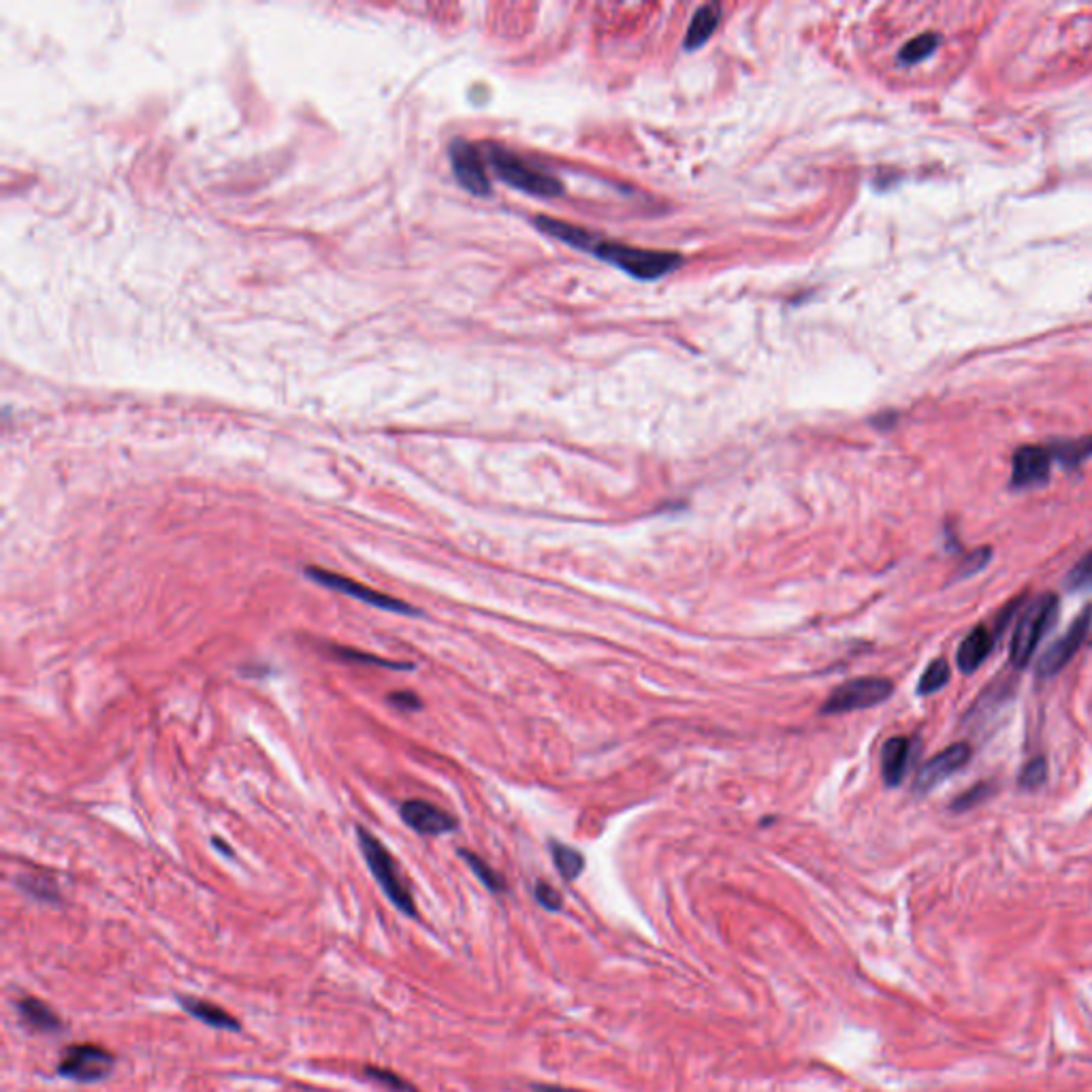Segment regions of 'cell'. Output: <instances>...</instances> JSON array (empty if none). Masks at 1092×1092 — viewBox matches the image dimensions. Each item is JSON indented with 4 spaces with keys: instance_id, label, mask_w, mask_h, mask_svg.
Returning a JSON list of instances; mask_svg holds the SVG:
<instances>
[{
    "instance_id": "obj_1",
    "label": "cell",
    "mask_w": 1092,
    "mask_h": 1092,
    "mask_svg": "<svg viewBox=\"0 0 1092 1092\" xmlns=\"http://www.w3.org/2000/svg\"><path fill=\"white\" fill-rule=\"evenodd\" d=\"M534 226L540 228L545 235L561 241V244H568L583 252H591L593 257L611 263L613 267L626 271L636 280H658L662 275L683 265V257L674 255V252H660V250L615 244V241L595 237L593 233L585 231L581 226L555 221V218H548V216L534 218Z\"/></svg>"
},
{
    "instance_id": "obj_2",
    "label": "cell",
    "mask_w": 1092,
    "mask_h": 1092,
    "mask_svg": "<svg viewBox=\"0 0 1092 1092\" xmlns=\"http://www.w3.org/2000/svg\"><path fill=\"white\" fill-rule=\"evenodd\" d=\"M356 841H359L367 867H370L378 886H381L383 892L386 894V899L404 915L417 917L419 913H417V905H414V896L406 886L404 877H401L393 856H390L388 849L381 843V838H376L367 828L356 826Z\"/></svg>"
},
{
    "instance_id": "obj_3",
    "label": "cell",
    "mask_w": 1092,
    "mask_h": 1092,
    "mask_svg": "<svg viewBox=\"0 0 1092 1092\" xmlns=\"http://www.w3.org/2000/svg\"><path fill=\"white\" fill-rule=\"evenodd\" d=\"M485 152L496 176L506 183H510L512 188L532 194V197H559L563 192V183L555 176L527 163L525 158L516 156L510 149L489 143Z\"/></svg>"
},
{
    "instance_id": "obj_4",
    "label": "cell",
    "mask_w": 1092,
    "mask_h": 1092,
    "mask_svg": "<svg viewBox=\"0 0 1092 1092\" xmlns=\"http://www.w3.org/2000/svg\"><path fill=\"white\" fill-rule=\"evenodd\" d=\"M1056 615H1059V597H1056V593H1041L1025 608V615L1018 621L1009 649V662L1014 668H1025L1031 662L1041 638L1054 626Z\"/></svg>"
},
{
    "instance_id": "obj_5",
    "label": "cell",
    "mask_w": 1092,
    "mask_h": 1092,
    "mask_svg": "<svg viewBox=\"0 0 1092 1092\" xmlns=\"http://www.w3.org/2000/svg\"><path fill=\"white\" fill-rule=\"evenodd\" d=\"M894 685L881 676H865V679H854L843 685H838L834 692L828 696L822 705V715H843V712L865 710L870 707H877L892 696Z\"/></svg>"
},
{
    "instance_id": "obj_6",
    "label": "cell",
    "mask_w": 1092,
    "mask_h": 1092,
    "mask_svg": "<svg viewBox=\"0 0 1092 1092\" xmlns=\"http://www.w3.org/2000/svg\"><path fill=\"white\" fill-rule=\"evenodd\" d=\"M303 572H305L307 579H312L314 583L323 585V587L348 595V597H352V600H359V602L370 604L374 608H381V611H388V613H395V615H406V617L421 615L419 608H414L412 604H408L404 600H397V597H393V595L376 591L372 587H367V585L356 583L348 577H342V574H338V572L316 568V566H307Z\"/></svg>"
},
{
    "instance_id": "obj_7",
    "label": "cell",
    "mask_w": 1092,
    "mask_h": 1092,
    "mask_svg": "<svg viewBox=\"0 0 1092 1092\" xmlns=\"http://www.w3.org/2000/svg\"><path fill=\"white\" fill-rule=\"evenodd\" d=\"M116 1069V1056L97 1043H75L64 1050L59 1073L73 1082L92 1084L109 1077Z\"/></svg>"
},
{
    "instance_id": "obj_8",
    "label": "cell",
    "mask_w": 1092,
    "mask_h": 1092,
    "mask_svg": "<svg viewBox=\"0 0 1092 1092\" xmlns=\"http://www.w3.org/2000/svg\"><path fill=\"white\" fill-rule=\"evenodd\" d=\"M1092 626V604H1086L1065 634L1054 642V645L1041 655L1037 664V674L1041 679H1050V676L1059 674L1065 666L1075 658V653L1082 649L1088 638V631Z\"/></svg>"
},
{
    "instance_id": "obj_9",
    "label": "cell",
    "mask_w": 1092,
    "mask_h": 1092,
    "mask_svg": "<svg viewBox=\"0 0 1092 1092\" xmlns=\"http://www.w3.org/2000/svg\"><path fill=\"white\" fill-rule=\"evenodd\" d=\"M971 745L969 743H953L948 749L937 753L933 760H928L915 777L913 791L917 796H926L930 789L948 781L950 775L956 773L964 764L971 760Z\"/></svg>"
},
{
    "instance_id": "obj_10",
    "label": "cell",
    "mask_w": 1092,
    "mask_h": 1092,
    "mask_svg": "<svg viewBox=\"0 0 1092 1092\" xmlns=\"http://www.w3.org/2000/svg\"><path fill=\"white\" fill-rule=\"evenodd\" d=\"M451 163L455 169L457 180L462 182V186L478 197H487L491 192V182L487 178L485 163H482V154L478 147L467 143L464 140H457L451 143Z\"/></svg>"
},
{
    "instance_id": "obj_11",
    "label": "cell",
    "mask_w": 1092,
    "mask_h": 1092,
    "mask_svg": "<svg viewBox=\"0 0 1092 1092\" xmlns=\"http://www.w3.org/2000/svg\"><path fill=\"white\" fill-rule=\"evenodd\" d=\"M1054 457L1048 446H1022L1014 455V469H1011V487L1031 489L1041 487L1050 478Z\"/></svg>"
},
{
    "instance_id": "obj_12",
    "label": "cell",
    "mask_w": 1092,
    "mask_h": 1092,
    "mask_svg": "<svg viewBox=\"0 0 1092 1092\" xmlns=\"http://www.w3.org/2000/svg\"><path fill=\"white\" fill-rule=\"evenodd\" d=\"M399 815L414 832L425 836H440L457 830V820L453 815L427 800H406L399 807Z\"/></svg>"
},
{
    "instance_id": "obj_13",
    "label": "cell",
    "mask_w": 1092,
    "mask_h": 1092,
    "mask_svg": "<svg viewBox=\"0 0 1092 1092\" xmlns=\"http://www.w3.org/2000/svg\"><path fill=\"white\" fill-rule=\"evenodd\" d=\"M994 642H996V634L992 629H988L986 626L971 629L967 638L960 642L958 653H956L958 668L964 674L975 672L988 660V655H991V651L994 649Z\"/></svg>"
},
{
    "instance_id": "obj_14",
    "label": "cell",
    "mask_w": 1092,
    "mask_h": 1092,
    "mask_svg": "<svg viewBox=\"0 0 1092 1092\" xmlns=\"http://www.w3.org/2000/svg\"><path fill=\"white\" fill-rule=\"evenodd\" d=\"M16 1009L20 1014L21 1025H24L32 1032L56 1034V1032L64 1031L61 1016L56 1014V1011L48 1003H43L41 998H37V996L20 998V1001L16 1003Z\"/></svg>"
},
{
    "instance_id": "obj_15",
    "label": "cell",
    "mask_w": 1092,
    "mask_h": 1092,
    "mask_svg": "<svg viewBox=\"0 0 1092 1092\" xmlns=\"http://www.w3.org/2000/svg\"><path fill=\"white\" fill-rule=\"evenodd\" d=\"M911 762V741L905 737L890 739L881 749V777L886 786L896 788L903 784L907 768Z\"/></svg>"
},
{
    "instance_id": "obj_16",
    "label": "cell",
    "mask_w": 1092,
    "mask_h": 1092,
    "mask_svg": "<svg viewBox=\"0 0 1092 1092\" xmlns=\"http://www.w3.org/2000/svg\"><path fill=\"white\" fill-rule=\"evenodd\" d=\"M180 1005L182 1009L190 1014L192 1018L201 1020L203 1025L212 1027V1029H221V1031H241L239 1020L233 1018L228 1011H224L222 1007H218L210 1001H205V998H197V996H180Z\"/></svg>"
},
{
    "instance_id": "obj_17",
    "label": "cell",
    "mask_w": 1092,
    "mask_h": 1092,
    "mask_svg": "<svg viewBox=\"0 0 1092 1092\" xmlns=\"http://www.w3.org/2000/svg\"><path fill=\"white\" fill-rule=\"evenodd\" d=\"M719 21H721V7L719 5L700 7L692 18V24H689V28H687L683 48L687 52H694L698 48H703V45L712 37V32L717 30Z\"/></svg>"
},
{
    "instance_id": "obj_18",
    "label": "cell",
    "mask_w": 1092,
    "mask_h": 1092,
    "mask_svg": "<svg viewBox=\"0 0 1092 1092\" xmlns=\"http://www.w3.org/2000/svg\"><path fill=\"white\" fill-rule=\"evenodd\" d=\"M550 856H553L559 875L566 881H574L577 877H581V872L585 870V858L579 849L553 841L550 843Z\"/></svg>"
},
{
    "instance_id": "obj_19",
    "label": "cell",
    "mask_w": 1092,
    "mask_h": 1092,
    "mask_svg": "<svg viewBox=\"0 0 1092 1092\" xmlns=\"http://www.w3.org/2000/svg\"><path fill=\"white\" fill-rule=\"evenodd\" d=\"M331 653L336 655L338 660L342 662H350V664H367V666H378V668H388V670H412L414 666L410 662H390L384 658H378L374 653H365L359 649H350V647H331Z\"/></svg>"
},
{
    "instance_id": "obj_20",
    "label": "cell",
    "mask_w": 1092,
    "mask_h": 1092,
    "mask_svg": "<svg viewBox=\"0 0 1092 1092\" xmlns=\"http://www.w3.org/2000/svg\"><path fill=\"white\" fill-rule=\"evenodd\" d=\"M1048 448L1054 457V462H1061L1065 467H1075L1092 457V435L1090 438L1075 440V442H1059Z\"/></svg>"
},
{
    "instance_id": "obj_21",
    "label": "cell",
    "mask_w": 1092,
    "mask_h": 1092,
    "mask_svg": "<svg viewBox=\"0 0 1092 1092\" xmlns=\"http://www.w3.org/2000/svg\"><path fill=\"white\" fill-rule=\"evenodd\" d=\"M951 679V668L948 660L944 658H937L935 662L928 664V668L924 670L922 679L917 683V694L919 696H928V694H935L939 689H944Z\"/></svg>"
},
{
    "instance_id": "obj_22",
    "label": "cell",
    "mask_w": 1092,
    "mask_h": 1092,
    "mask_svg": "<svg viewBox=\"0 0 1092 1092\" xmlns=\"http://www.w3.org/2000/svg\"><path fill=\"white\" fill-rule=\"evenodd\" d=\"M459 856H462V858L467 862V867L474 870V875L482 881V886H485L487 890H491L493 894H500V892L506 890V881H504V877L500 875V872L493 870L485 860L478 858V856L472 854V852H467V849H462V852H459Z\"/></svg>"
},
{
    "instance_id": "obj_23",
    "label": "cell",
    "mask_w": 1092,
    "mask_h": 1092,
    "mask_svg": "<svg viewBox=\"0 0 1092 1092\" xmlns=\"http://www.w3.org/2000/svg\"><path fill=\"white\" fill-rule=\"evenodd\" d=\"M939 45V37L935 32H926V34H919V37L911 39L910 43L905 45L901 50L899 59L905 64H915V62H922L924 59H928L930 54L937 50Z\"/></svg>"
},
{
    "instance_id": "obj_24",
    "label": "cell",
    "mask_w": 1092,
    "mask_h": 1092,
    "mask_svg": "<svg viewBox=\"0 0 1092 1092\" xmlns=\"http://www.w3.org/2000/svg\"><path fill=\"white\" fill-rule=\"evenodd\" d=\"M1045 781H1048V760H1045L1043 755L1032 757V760L1020 770V777H1018V786L1020 789H1039Z\"/></svg>"
},
{
    "instance_id": "obj_25",
    "label": "cell",
    "mask_w": 1092,
    "mask_h": 1092,
    "mask_svg": "<svg viewBox=\"0 0 1092 1092\" xmlns=\"http://www.w3.org/2000/svg\"><path fill=\"white\" fill-rule=\"evenodd\" d=\"M1065 587L1069 591H1090L1092 589V550L1079 559L1072 572L1067 574Z\"/></svg>"
},
{
    "instance_id": "obj_26",
    "label": "cell",
    "mask_w": 1092,
    "mask_h": 1092,
    "mask_svg": "<svg viewBox=\"0 0 1092 1092\" xmlns=\"http://www.w3.org/2000/svg\"><path fill=\"white\" fill-rule=\"evenodd\" d=\"M992 559V548L982 546V548H975L973 553L964 555V559L960 561V566L956 568V581H962L971 577V574H977L982 568H986V563Z\"/></svg>"
},
{
    "instance_id": "obj_27",
    "label": "cell",
    "mask_w": 1092,
    "mask_h": 1092,
    "mask_svg": "<svg viewBox=\"0 0 1092 1092\" xmlns=\"http://www.w3.org/2000/svg\"><path fill=\"white\" fill-rule=\"evenodd\" d=\"M991 794H992V786H991V784H977V786H973L971 789L962 791V794L950 804V809H951V811H958V813L969 811V809L977 807V804H980V802H984Z\"/></svg>"
},
{
    "instance_id": "obj_28",
    "label": "cell",
    "mask_w": 1092,
    "mask_h": 1092,
    "mask_svg": "<svg viewBox=\"0 0 1092 1092\" xmlns=\"http://www.w3.org/2000/svg\"><path fill=\"white\" fill-rule=\"evenodd\" d=\"M21 888H24L30 896L45 903H52V901H59L61 894L59 888H56V883L50 879H41V877H30L21 881Z\"/></svg>"
},
{
    "instance_id": "obj_29",
    "label": "cell",
    "mask_w": 1092,
    "mask_h": 1092,
    "mask_svg": "<svg viewBox=\"0 0 1092 1092\" xmlns=\"http://www.w3.org/2000/svg\"><path fill=\"white\" fill-rule=\"evenodd\" d=\"M365 1073H367V1077H372L374 1082L383 1084V1086L390 1088L393 1092H399V1090H401V1092H417L408 1082H404V1079H401L397 1073L386 1072V1069H381V1067H367V1069H365Z\"/></svg>"
},
{
    "instance_id": "obj_30",
    "label": "cell",
    "mask_w": 1092,
    "mask_h": 1092,
    "mask_svg": "<svg viewBox=\"0 0 1092 1092\" xmlns=\"http://www.w3.org/2000/svg\"><path fill=\"white\" fill-rule=\"evenodd\" d=\"M536 901L545 907L548 911H559L561 910V894L550 886L546 881H538L536 883Z\"/></svg>"
},
{
    "instance_id": "obj_31",
    "label": "cell",
    "mask_w": 1092,
    "mask_h": 1092,
    "mask_svg": "<svg viewBox=\"0 0 1092 1092\" xmlns=\"http://www.w3.org/2000/svg\"><path fill=\"white\" fill-rule=\"evenodd\" d=\"M386 700L390 705H395L401 710H419L423 707L421 698L414 692H393V694H388Z\"/></svg>"
},
{
    "instance_id": "obj_32",
    "label": "cell",
    "mask_w": 1092,
    "mask_h": 1092,
    "mask_svg": "<svg viewBox=\"0 0 1092 1092\" xmlns=\"http://www.w3.org/2000/svg\"><path fill=\"white\" fill-rule=\"evenodd\" d=\"M534 1090H536V1092H583V1090L563 1088V1086H553V1084H536Z\"/></svg>"
},
{
    "instance_id": "obj_33",
    "label": "cell",
    "mask_w": 1092,
    "mask_h": 1092,
    "mask_svg": "<svg viewBox=\"0 0 1092 1092\" xmlns=\"http://www.w3.org/2000/svg\"><path fill=\"white\" fill-rule=\"evenodd\" d=\"M214 845H216V849H218V852H224L226 856H233V852H231V849H228V847H226V843H224V841H221V838H214Z\"/></svg>"
}]
</instances>
